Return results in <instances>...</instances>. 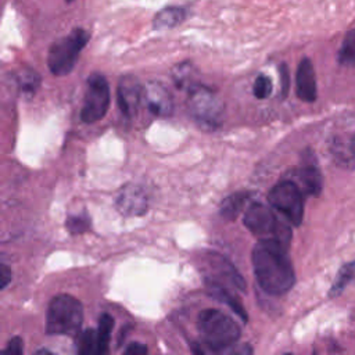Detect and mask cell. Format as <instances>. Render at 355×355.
Returning <instances> with one entry per match:
<instances>
[{
  "label": "cell",
  "mask_w": 355,
  "mask_h": 355,
  "mask_svg": "<svg viewBox=\"0 0 355 355\" xmlns=\"http://www.w3.org/2000/svg\"><path fill=\"white\" fill-rule=\"evenodd\" d=\"M17 83H18V89L22 92V94L32 96L36 92V89L39 87L40 78L35 71L24 69L17 76Z\"/></svg>",
  "instance_id": "cell-21"
},
{
  "label": "cell",
  "mask_w": 355,
  "mask_h": 355,
  "mask_svg": "<svg viewBox=\"0 0 355 355\" xmlns=\"http://www.w3.org/2000/svg\"><path fill=\"white\" fill-rule=\"evenodd\" d=\"M3 352H6V354H12V355H21V354L24 352V343H22V338L18 337V336L12 337V338L7 343V345H6V348L3 349Z\"/></svg>",
  "instance_id": "cell-25"
},
{
  "label": "cell",
  "mask_w": 355,
  "mask_h": 355,
  "mask_svg": "<svg viewBox=\"0 0 355 355\" xmlns=\"http://www.w3.org/2000/svg\"><path fill=\"white\" fill-rule=\"evenodd\" d=\"M272 89H273V85H272L270 78L261 73V75L257 76V79L254 82L252 93L258 100H263V98H268L270 96Z\"/></svg>",
  "instance_id": "cell-23"
},
{
  "label": "cell",
  "mask_w": 355,
  "mask_h": 355,
  "mask_svg": "<svg viewBox=\"0 0 355 355\" xmlns=\"http://www.w3.org/2000/svg\"><path fill=\"white\" fill-rule=\"evenodd\" d=\"M144 103L155 116H168L173 111L171 93L158 82H150L144 86Z\"/></svg>",
  "instance_id": "cell-11"
},
{
  "label": "cell",
  "mask_w": 355,
  "mask_h": 355,
  "mask_svg": "<svg viewBox=\"0 0 355 355\" xmlns=\"http://www.w3.org/2000/svg\"><path fill=\"white\" fill-rule=\"evenodd\" d=\"M36 354H51V351H49V349H46V348H42V349H37Z\"/></svg>",
  "instance_id": "cell-29"
},
{
  "label": "cell",
  "mask_w": 355,
  "mask_h": 355,
  "mask_svg": "<svg viewBox=\"0 0 355 355\" xmlns=\"http://www.w3.org/2000/svg\"><path fill=\"white\" fill-rule=\"evenodd\" d=\"M337 60L343 67H355V28L345 33Z\"/></svg>",
  "instance_id": "cell-20"
},
{
  "label": "cell",
  "mask_w": 355,
  "mask_h": 355,
  "mask_svg": "<svg viewBox=\"0 0 355 355\" xmlns=\"http://www.w3.org/2000/svg\"><path fill=\"white\" fill-rule=\"evenodd\" d=\"M65 227L72 233V234H82L90 227V218L87 215H75L69 216L65 220Z\"/></svg>",
  "instance_id": "cell-24"
},
{
  "label": "cell",
  "mask_w": 355,
  "mask_h": 355,
  "mask_svg": "<svg viewBox=\"0 0 355 355\" xmlns=\"http://www.w3.org/2000/svg\"><path fill=\"white\" fill-rule=\"evenodd\" d=\"M288 247L276 239H259L252 248V268L261 288L270 295L286 294L295 283Z\"/></svg>",
  "instance_id": "cell-1"
},
{
  "label": "cell",
  "mask_w": 355,
  "mask_h": 355,
  "mask_svg": "<svg viewBox=\"0 0 355 355\" xmlns=\"http://www.w3.org/2000/svg\"><path fill=\"white\" fill-rule=\"evenodd\" d=\"M352 282H355V261L343 265V268L337 272L336 280H334V283L330 288L329 295L330 297H337Z\"/></svg>",
  "instance_id": "cell-19"
},
{
  "label": "cell",
  "mask_w": 355,
  "mask_h": 355,
  "mask_svg": "<svg viewBox=\"0 0 355 355\" xmlns=\"http://www.w3.org/2000/svg\"><path fill=\"white\" fill-rule=\"evenodd\" d=\"M302 196L304 193L300 190V187L293 180L286 179L270 189L268 201L272 208L279 211L291 225L298 226L304 218Z\"/></svg>",
  "instance_id": "cell-7"
},
{
  "label": "cell",
  "mask_w": 355,
  "mask_h": 355,
  "mask_svg": "<svg viewBox=\"0 0 355 355\" xmlns=\"http://www.w3.org/2000/svg\"><path fill=\"white\" fill-rule=\"evenodd\" d=\"M11 276H12L11 269L7 265L1 263L0 265V288L1 290H4L7 287V284L11 282V279H12Z\"/></svg>",
  "instance_id": "cell-27"
},
{
  "label": "cell",
  "mask_w": 355,
  "mask_h": 355,
  "mask_svg": "<svg viewBox=\"0 0 355 355\" xmlns=\"http://www.w3.org/2000/svg\"><path fill=\"white\" fill-rule=\"evenodd\" d=\"M244 226L259 239H276L284 245H290L291 229L276 218L273 211L261 202H252L244 212Z\"/></svg>",
  "instance_id": "cell-5"
},
{
  "label": "cell",
  "mask_w": 355,
  "mask_h": 355,
  "mask_svg": "<svg viewBox=\"0 0 355 355\" xmlns=\"http://www.w3.org/2000/svg\"><path fill=\"white\" fill-rule=\"evenodd\" d=\"M295 85H297V96L300 100L306 103H313L318 97L316 89V76L315 69L309 58H302L297 68L295 75Z\"/></svg>",
  "instance_id": "cell-12"
},
{
  "label": "cell",
  "mask_w": 355,
  "mask_h": 355,
  "mask_svg": "<svg viewBox=\"0 0 355 355\" xmlns=\"http://www.w3.org/2000/svg\"><path fill=\"white\" fill-rule=\"evenodd\" d=\"M279 75H280V86H282V96L286 97L290 89V71L286 64H282L279 68Z\"/></svg>",
  "instance_id": "cell-26"
},
{
  "label": "cell",
  "mask_w": 355,
  "mask_h": 355,
  "mask_svg": "<svg viewBox=\"0 0 355 355\" xmlns=\"http://www.w3.org/2000/svg\"><path fill=\"white\" fill-rule=\"evenodd\" d=\"M293 180L306 196H319L323 187V178L319 168L313 164H305L291 173Z\"/></svg>",
  "instance_id": "cell-13"
},
{
  "label": "cell",
  "mask_w": 355,
  "mask_h": 355,
  "mask_svg": "<svg viewBox=\"0 0 355 355\" xmlns=\"http://www.w3.org/2000/svg\"><path fill=\"white\" fill-rule=\"evenodd\" d=\"M205 284H207V290H208L209 295H212L215 300L227 305L244 322L248 319L247 312H245L244 306L241 305V302L239 301V298H236L220 282H218L215 279H207Z\"/></svg>",
  "instance_id": "cell-15"
},
{
  "label": "cell",
  "mask_w": 355,
  "mask_h": 355,
  "mask_svg": "<svg viewBox=\"0 0 355 355\" xmlns=\"http://www.w3.org/2000/svg\"><path fill=\"white\" fill-rule=\"evenodd\" d=\"M78 338V352L82 355L97 354V331L93 329H87L76 336Z\"/></svg>",
  "instance_id": "cell-22"
},
{
  "label": "cell",
  "mask_w": 355,
  "mask_h": 355,
  "mask_svg": "<svg viewBox=\"0 0 355 355\" xmlns=\"http://www.w3.org/2000/svg\"><path fill=\"white\" fill-rule=\"evenodd\" d=\"M141 100H144V87L137 78L132 75L122 76L116 90V101L121 112L128 118L135 116Z\"/></svg>",
  "instance_id": "cell-9"
},
{
  "label": "cell",
  "mask_w": 355,
  "mask_h": 355,
  "mask_svg": "<svg viewBox=\"0 0 355 355\" xmlns=\"http://www.w3.org/2000/svg\"><path fill=\"white\" fill-rule=\"evenodd\" d=\"M208 263L220 279H225L229 284H232L237 290L245 291V282L225 257L212 252L208 255Z\"/></svg>",
  "instance_id": "cell-14"
},
{
  "label": "cell",
  "mask_w": 355,
  "mask_h": 355,
  "mask_svg": "<svg viewBox=\"0 0 355 355\" xmlns=\"http://www.w3.org/2000/svg\"><path fill=\"white\" fill-rule=\"evenodd\" d=\"M67 1H72V0H67Z\"/></svg>",
  "instance_id": "cell-30"
},
{
  "label": "cell",
  "mask_w": 355,
  "mask_h": 355,
  "mask_svg": "<svg viewBox=\"0 0 355 355\" xmlns=\"http://www.w3.org/2000/svg\"><path fill=\"white\" fill-rule=\"evenodd\" d=\"M189 110L193 118L205 129L212 130L222 123V100L208 87L194 85L189 89Z\"/></svg>",
  "instance_id": "cell-6"
},
{
  "label": "cell",
  "mask_w": 355,
  "mask_h": 355,
  "mask_svg": "<svg viewBox=\"0 0 355 355\" xmlns=\"http://www.w3.org/2000/svg\"><path fill=\"white\" fill-rule=\"evenodd\" d=\"M187 8L173 6V7H166L161 10L155 18H154V28L155 29H169L173 28L179 24H182L187 18Z\"/></svg>",
  "instance_id": "cell-16"
},
{
  "label": "cell",
  "mask_w": 355,
  "mask_h": 355,
  "mask_svg": "<svg viewBox=\"0 0 355 355\" xmlns=\"http://www.w3.org/2000/svg\"><path fill=\"white\" fill-rule=\"evenodd\" d=\"M110 86L100 73H92L87 78V87L80 110V119L85 123H94L104 118L110 107Z\"/></svg>",
  "instance_id": "cell-8"
},
{
  "label": "cell",
  "mask_w": 355,
  "mask_h": 355,
  "mask_svg": "<svg viewBox=\"0 0 355 355\" xmlns=\"http://www.w3.org/2000/svg\"><path fill=\"white\" fill-rule=\"evenodd\" d=\"M83 322L82 302L69 294H58L51 298L46 313L47 336H71L79 334Z\"/></svg>",
  "instance_id": "cell-2"
},
{
  "label": "cell",
  "mask_w": 355,
  "mask_h": 355,
  "mask_svg": "<svg viewBox=\"0 0 355 355\" xmlns=\"http://www.w3.org/2000/svg\"><path fill=\"white\" fill-rule=\"evenodd\" d=\"M114 327V319L108 313H101L97 326V355H103L108 351L110 337Z\"/></svg>",
  "instance_id": "cell-18"
},
{
  "label": "cell",
  "mask_w": 355,
  "mask_h": 355,
  "mask_svg": "<svg viewBox=\"0 0 355 355\" xmlns=\"http://www.w3.org/2000/svg\"><path fill=\"white\" fill-rule=\"evenodd\" d=\"M125 354H146L147 352V347L146 344L141 343H130L125 349Z\"/></svg>",
  "instance_id": "cell-28"
},
{
  "label": "cell",
  "mask_w": 355,
  "mask_h": 355,
  "mask_svg": "<svg viewBox=\"0 0 355 355\" xmlns=\"http://www.w3.org/2000/svg\"><path fill=\"white\" fill-rule=\"evenodd\" d=\"M198 330L211 351H223L240 338L239 324L219 309H204L198 315Z\"/></svg>",
  "instance_id": "cell-3"
},
{
  "label": "cell",
  "mask_w": 355,
  "mask_h": 355,
  "mask_svg": "<svg viewBox=\"0 0 355 355\" xmlns=\"http://www.w3.org/2000/svg\"><path fill=\"white\" fill-rule=\"evenodd\" d=\"M248 197L250 194L245 191H237L226 197L219 207L220 216L226 220H234L243 211L245 202L248 201Z\"/></svg>",
  "instance_id": "cell-17"
},
{
  "label": "cell",
  "mask_w": 355,
  "mask_h": 355,
  "mask_svg": "<svg viewBox=\"0 0 355 355\" xmlns=\"http://www.w3.org/2000/svg\"><path fill=\"white\" fill-rule=\"evenodd\" d=\"M89 42V33L82 28H75L65 37L54 42L47 54V67L55 76L68 75L82 51Z\"/></svg>",
  "instance_id": "cell-4"
},
{
  "label": "cell",
  "mask_w": 355,
  "mask_h": 355,
  "mask_svg": "<svg viewBox=\"0 0 355 355\" xmlns=\"http://www.w3.org/2000/svg\"><path fill=\"white\" fill-rule=\"evenodd\" d=\"M147 205L144 190L136 184L123 186L115 198L116 209L125 216H140L147 211Z\"/></svg>",
  "instance_id": "cell-10"
}]
</instances>
